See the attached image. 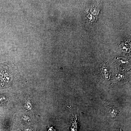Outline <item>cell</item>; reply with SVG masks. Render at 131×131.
Here are the masks:
<instances>
[{
  "mask_svg": "<svg viewBox=\"0 0 131 131\" xmlns=\"http://www.w3.org/2000/svg\"><path fill=\"white\" fill-rule=\"evenodd\" d=\"M78 124L76 120L74 121L71 127L70 131H77Z\"/></svg>",
  "mask_w": 131,
  "mask_h": 131,
  "instance_id": "cell-3",
  "label": "cell"
},
{
  "mask_svg": "<svg viewBox=\"0 0 131 131\" xmlns=\"http://www.w3.org/2000/svg\"><path fill=\"white\" fill-rule=\"evenodd\" d=\"M104 106L105 107L106 110L108 113L110 114V116L113 118H115L117 116L119 113L118 109L111 104V103L105 102L104 103Z\"/></svg>",
  "mask_w": 131,
  "mask_h": 131,
  "instance_id": "cell-2",
  "label": "cell"
},
{
  "mask_svg": "<svg viewBox=\"0 0 131 131\" xmlns=\"http://www.w3.org/2000/svg\"><path fill=\"white\" fill-rule=\"evenodd\" d=\"M20 75L15 63L9 61L0 63V90L12 87Z\"/></svg>",
  "mask_w": 131,
  "mask_h": 131,
  "instance_id": "cell-1",
  "label": "cell"
}]
</instances>
